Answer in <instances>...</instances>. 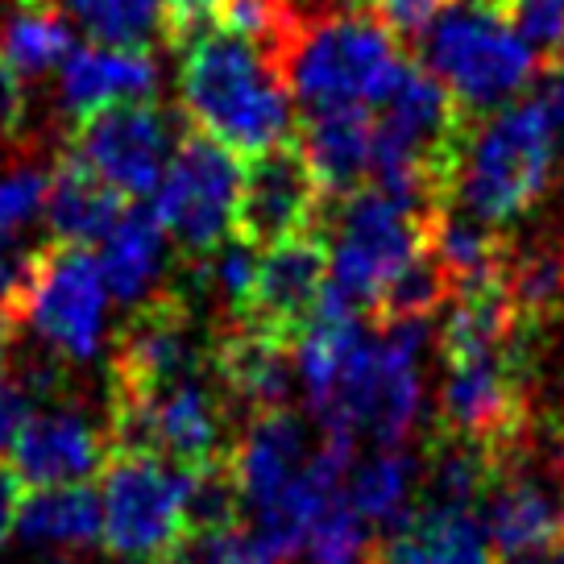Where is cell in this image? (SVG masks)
I'll list each match as a JSON object with an SVG mask.
<instances>
[{"mask_svg":"<svg viewBox=\"0 0 564 564\" xmlns=\"http://www.w3.org/2000/svg\"><path fill=\"white\" fill-rule=\"evenodd\" d=\"M178 96L192 129L241 159L295 138V96L286 91L274 58L262 46L216 21H204L178 42Z\"/></svg>","mask_w":564,"mask_h":564,"instance_id":"6da1fadb","label":"cell"},{"mask_svg":"<svg viewBox=\"0 0 564 564\" xmlns=\"http://www.w3.org/2000/svg\"><path fill=\"white\" fill-rule=\"evenodd\" d=\"M274 67L303 108H373L403 75L406 54L361 0H300Z\"/></svg>","mask_w":564,"mask_h":564,"instance_id":"7a4b0ae2","label":"cell"},{"mask_svg":"<svg viewBox=\"0 0 564 564\" xmlns=\"http://www.w3.org/2000/svg\"><path fill=\"white\" fill-rule=\"evenodd\" d=\"M552 145H556V133L547 129V117L535 105V96L486 117L469 129L453 204L474 212L477 220H486L494 229L514 225L544 199L552 183Z\"/></svg>","mask_w":564,"mask_h":564,"instance_id":"3957f363","label":"cell"},{"mask_svg":"<svg viewBox=\"0 0 564 564\" xmlns=\"http://www.w3.org/2000/svg\"><path fill=\"white\" fill-rule=\"evenodd\" d=\"M232 411L225 387L216 382L212 361L166 382V387L138 394V399H112L108 403V444L121 453H150L178 465V469H204L232 460Z\"/></svg>","mask_w":564,"mask_h":564,"instance_id":"277c9868","label":"cell"},{"mask_svg":"<svg viewBox=\"0 0 564 564\" xmlns=\"http://www.w3.org/2000/svg\"><path fill=\"white\" fill-rule=\"evenodd\" d=\"M427 34V70L474 121L519 96L540 67L531 42L494 4H444Z\"/></svg>","mask_w":564,"mask_h":564,"instance_id":"5b68a950","label":"cell"},{"mask_svg":"<svg viewBox=\"0 0 564 564\" xmlns=\"http://www.w3.org/2000/svg\"><path fill=\"white\" fill-rule=\"evenodd\" d=\"M423 225L427 216L394 204L373 183L340 199H324L316 232L328 241V282L336 295H345L357 312H370L378 291L423 246Z\"/></svg>","mask_w":564,"mask_h":564,"instance_id":"8992f818","label":"cell"},{"mask_svg":"<svg viewBox=\"0 0 564 564\" xmlns=\"http://www.w3.org/2000/svg\"><path fill=\"white\" fill-rule=\"evenodd\" d=\"M427 324H394L378 340H361L336 394L319 411L324 432H370L382 448H399L420 420V349Z\"/></svg>","mask_w":564,"mask_h":564,"instance_id":"52a82bcc","label":"cell"},{"mask_svg":"<svg viewBox=\"0 0 564 564\" xmlns=\"http://www.w3.org/2000/svg\"><path fill=\"white\" fill-rule=\"evenodd\" d=\"M154 220L187 262H204L229 241L241 192V162L225 145L187 129L159 178Z\"/></svg>","mask_w":564,"mask_h":564,"instance_id":"ba28073f","label":"cell"},{"mask_svg":"<svg viewBox=\"0 0 564 564\" xmlns=\"http://www.w3.org/2000/svg\"><path fill=\"white\" fill-rule=\"evenodd\" d=\"M100 477H105L100 535L112 556L154 564L187 535V514H183L187 474L178 465L150 453L112 448Z\"/></svg>","mask_w":564,"mask_h":564,"instance_id":"9c48e42d","label":"cell"},{"mask_svg":"<svg viewBox=\"0 0 564 564\" xmlns=\"http://www.w3.org/2000/svg\"><path fill=\"white\" fill-rule=\"evenodd\" d=\"M108 286L100 262L88 246L51 241L34 249V270L25 286V324L34 328L58 357L88 361L105 336Z\"/></svg>","mask_w":564,"mask_h":564,"instance_id":"30bf717a","label":"cell"},{"mask_svg":"<svg viewBox=\"0 0 564 564\" xmlns=\"http://www.w3.org/2000/svg\"><path fill=\"white\" fill-rule=\"evenodd\" d=\"M175 145V117L150 100H121L75 121L67 154L100 175L117 195L141 199L159 187Z\"/></svg>","mask_w":564,"mask_h":564,"instance_id":"8fae6325","label":"cell"},{"mask_svg":"<svg viewBox=\"0 0 564 564\" xmlns=\"http://www.w3.org/2000/svg\"><path fill=\"white\" fill-rule=\"evenodd\" d=\"M208 349L195 333V307L178 291H162L124 319L112 349V399H138L175 382L183 373L204 370Z\"/></svg>","mask_w":564,"mask_h":564,"instance_id":"7c38bea8","label":"cell"},{"mask_svg":"<svg viewBox=\"0 0 564 564\" xmlns=\"http://www.w3.org/2000/svg\"><path fill=\"white\" fill-rule=\"evenodd\" d=\"M319 208H324V195L316 187V175L291 138L246 159L232 237H241L253 249L279 246L295 232L316 229Z\"/></svg>","mask_w":564,"mask_h":564,"instance_id":"4fadbf2b","label":"cell"},{"mask_svg":"<svg viewBox=\"0 0 564 564\" xmlns=\"http://www.w3.org/2000/svg\"><path fill=\"white\" fill-rule=\"evenodd\" d=\"M324 291H328V241L316 229L295 232L279 246L258 249V274L246 316L229 319H249L262 333L300 345Z\"/></svg>","mask_w":564,"mask_h":564,"instance_id":"5bb4252c","label":"cell"},{"mask_svg":"<svg viewBox=\"0 0 564 564\" xmlns=\"http://www.w3.org/2000/svg\"><path fill=\"white\" fill-rule=\"evenodd\" d=\"M291 352L295 345L262 333L249 319H220V328L212 333L208 361L229 403L246 415H258V411H279L291 399L295 387Z\"/></svg>","mask_w":564,"mask_h":564,"instance_id":"9a60e30c","label":"cell"},{"mask_svg":"<svg viewBox=\"0 0 564 564\" xmlns=\"http://www.w3.org/2000/svg\"><path fill=\"white\" fill-rule=\"evenodd\" d=\"M108 444L79 411H37L9 444V465L25 486H75L105 469Z\"/></svg>","mask_w":564,"mask_h":564,"instance_id":"2e32d148","label":"cell"},{"mask_svg":"<svg viewBox=\"0 0 564 564\" xmlns=\"http://www.w3.org/2000/svg\"><path fill=\"white\" fill-rule=\"evenodd\" d=\"M295 145L312 166L324 199L357 192L373 175V108H303V117L295 121Z\"/></svg>","mask_w":564,"mask_h":564,"instance_id":"e0dca14e","label":"cell"},{"mask_svg":"<svg viewBox=\"0 0 564 564\" xmlns=\"http://www.w3.org/2000/svg\"><path fill=\"white\" fill-rule=\"evenodd\" d=\"M481 523H486L494 561L544 552V547L564 544V494L547 490L519 460L498 477V486L481 507Z\"/></svg>","mask_w":564,"mask_h":564,"instance_id":"ac0fdd59","label":"cell"},{"mask_svg":"<svg viewBox=\"0 0 564 564\" xmlns=\"http://www.w3.org/2000/svg\"><path fill=\"white\" fill-rule=\"evenodd\" d=\"M159 88V63L150 51H121V46H70L58 63V105L70 121L121 100H150Z\"/></svg>","mask_w":564,"mask_h":564,"instance_id":"d6986e66","label":"cell"},{"mask_svg":"<svg viewBox=\"0 0 564 564\" xmlns=\"http://www.w3.org/2000/svg\"><path fill=\"white\" fill-rule=\"evenodd\" d=\"M366 564H498L477 511L411 507L370 547Z\"/></svg>","mask_w":564,"mask_h":564,"instance_id":"ffe728a7","label":"cell"},{"mask_svg":"<svg viewBox=\"0 0 564 564\" xmlns=\"http://www.w3.org/2000/svg\"><path fill=\"white\" fill-rule=\"evenodd\" d=\"M232 477L241 486L246 507H265L274 502L291 477L307 465V441H303V423L279 406V411H258L249 415L246 427L237 432L232 444Z\"/></svg>","mask_w":564,"mask_h":564,"instance_id":"44dd1931","label":"cell"},{"mask_svg":"<svg viewBox=\"0 0 564 564\" xmlns=\"http://www.w3.org/2000/svg\"><path fill=\"white\" fill-rule=\"evenodd\" d=\"M46 225L54 241L70 246H96L105 241V232L117 225L124 212V195H117L100 175H91L75 154H63L58 171L46 178Z\"/></svg>","mask_w":564,"mask_h":564,"instance_id":"7402d4cb","label":"cell"},{"mask_svg":"<svg viewBox=\"0 0 564 564\" xmlns=\"http://www.w3.org/2000/svg\"><path fill=\"white\" fill-rule=\"evenodd\" d=\"M13 528L25 544L54 547V552H79L100 540L105 514H100V494L88 481L75 486H37L25 494L18 507Z\"/></svg>","mask_w":564,"mask_h":564,"instance_id":"603a6c76","label":"cell"},{"mask_svg":"<svg viewBox=\"0 0 564 564\" xmlns=\"http://www.w3.org/2000/svg\"><path fill=\"white\" fill-rule=\"evenodd\" d=\"M75 46L70 25L54 0H13V9L0 21V63L25 79L54 70Z\"/></svg>","mask_w":564,"mask_h":564,"instance_id":"cb8c5ba5","label":"cell"},{"mask_svg":"<svg viewBox=\"0 0 564 564\" xmlns=\"http://www.w3.org/2000/svg\"><path fill=\"white\" fill-rule=\"evenodd\" d=\"M162 246H166V232L154 220V212L124 208L117 225L105 232V249H100V274H105L108 295L121 303L145 300L150 282L162 270Z\"/></svg>","mask_w":564,"mask_h":564,"instance_id":"d4e9b609","label":"cell"},{"mask_svg":"<svg viewBox=\"0 0 564 564\" xmlns=\"http://www.w3.org/2000/svg\"><path fill=\"white\" fill-rule=\"evenodd\" d=\"M54 4L75 30H84L100 46L150 51L154 42H166L162 0H54Z\"/></svg>","mask_w":564,"mask_h":564,"instance_id":"484cf974","label":"cell"},{"mask_svg":"<svg viewBox=\"0 0 564 564\" xmlns=\"http://www.w3.org/2000/svg\"><path fill=\"white\" fill-rule=\"evenodd\" d=\"M415 460L399 453V448H382L378 457L366 465L349 469L345 477V498L352 502V511L361 514L366 523H394L411 511V494H415Z\"/></svg>","mask_w":564,"mask_h":564,"instance_id":"4316f807","label":"cell"},{"mask_svg":"<svg viewBox=\"0 0 564 564\" xmlns=\"http://www.w3.org/2000/svg\"><path fill=\"white\" fill-rule=\"evenodd\" d=\"M366 544H370L366 519L352 511V502L345 498V490H340L333 502L316 514L303 552L312 556V564H352L366 552Z\"/></svg>","mask_w":564,"mask_h":564,"instance_id":"83f0119b","label":"cell"},{"mask_svg":"<svg viewBox=\"0 0 564 564\" xmlns=\"http://www.w3.org/2000/svg\"><path fill=\"white\" fill-rule=\"evenodd\" d=\"M154 564H279L262 547L253 531L220 528V531H187L162 561Z\"/></svg>","mask_w":564,"mask_h":564,"instance_id":"f1b7e54d","label":"cell"},{"mask_svg":"<svg viewBox=\"0 0 564 564\" xmlns=\"http://www.w3.org/2000/svg\"><path fill=\"white\" fill-rule=\"evenodd\" d=\"M498 13L511 21L531 46L547 54L564 46V0H498Z\"/></svg>","mask_w":564,"mask_h":564,"instance_id":"f546056e","label":"cell"},{"mask_svg":"<svg viewBox=\"0 0 564 564\" xmlns=\"http://www.w3.org/2000/svg\"><path fill=\"white\" fill-rule=\"evenodd\" d=\"M42 199H46V175L37 166H18L0 178V237H13L25 220H34Z\"/></svg>","mask_w":564,"mask_h":564,"instance_id":"4dcf8cb0","label":"cell"},{"mask_svg":"<svg viewBox=\"0 0 564 564\" xmlns=\"http://www.w3.org/2000/svg\"><path fill=\"white\" fill-rule=\"evenodd\" d=\"M448 0H366L373 18L387 25L399 42H415L427 34V25L441 18Z\"/></svg>","mask_w":564,"mask_h":564,"instance_id":"1f68e13d","label":"cell"},{"mask_svg":"<svg viewBox=\"0 0 564 564\" xmlns=\"http://www.w3.org/2000/svg\"><path fill=\"white\" fill-rule=\"evenodd\" d=\"M30 270H34V249H18L9 237H0V307H9V312L25 307Z\"/></svg>","mask_w":564,"mask_h":564,"instance_id":"d6a6232c","label":"cell"},{"mask_svg":"<svg viewBox=\"0 0 564 564\" xmlns=\"http://www.w3.org/2000/svg\"><path fill=\"white\" fill-rule=\"evenodd\" d=\"M225 0H162V13H166V42L178 46L183 37L199 30L204 21H216Z\"/></svg>","mask_w":564,"mask_h":564,"instance_id":"836d02e7","label":"cell"},{"mask_svg":"<svg viewBox=\"0 0 564 564\" xmlns=\"http://www.w3.org/2000/svg\"><path fill=\"white\" fill-rule=\"evenodd\" d=\"M30 420V394L9 370H0V457L18 441L21 423Z\"/></svg>","mask_w":564,"mask_h":564,"instance_id":"e575fe53","label":"cell"},{"mask_svg":"<svg viewBox=\"0 0 564 564\" xmlns=\"http://www.w3.org/2000/svg\"><path fill=\"white\" fill-rule=\"evenodd\" d=\"M25 124V88L13 70L0 63V141L18 138Z\"/></svg>","mask_w":564,"mask_h":564,"instance_id":"d590c367","label":"cell"},{"mask_svg":"<svg viewBox=\"0 0 564 564\" xmlns=\"http://www.w3.org/2000/svg\"><path fill=\"white\" fill-rule=\"evenodd\" d=\"M535 105L544 108L547 129H552L556 138H564V63L561 58H552V67L544 70L540 91H535Z\"/></svg>","mask_w":564,"mask_h":564,"instance_id":"8d00e7d4","label":"cell"},{"mask_svg":"<svg viewBox=\"0 0 564 564\" xmlns=\"http://www.w3.org/2000/svg\"><path fill=\"white\" fill-rule=\"evenodd\" d=\"M21 498H25V481L13 474V465H4V460H0V531L13 528Z\"/></svg>","mask_w":564,"mask_h":564,"instance_id":"74e56055","label":"cell"},{"mask_svg":"<svg viewBox=\"0 0 564 564\" xmlns=\"http://www.w3.org/2000/svg\"><path fill=\"white\" fill-rule=\"evenodd\" d=\"M547 444H544V453H547V474H552V481H556V490L564 494V406L552 415V423H547Z\"/></svg>","mask_w":564,"mask_h":564,"instance_id":"f35d334b","label":"cell"},{"mask_svg":"<svg viewBox=\"0 0 564 564\" xmlns=\"http://www.w3.org/2000/svg\"><path fill=\"white\" fill-rule=\"evenodd\" d=\"M21 324H25V316H21V312L0 307V370H9V361H13V352H18Z\"/></svg>","mask_w":564,"mask_h":564,"instance_id":"ab89813d","label":"cell"},{"mask_svg":"<svg viewBox=\"0 0 564 564\" xmlns=\"http://www.w3.org/2000/svg\"><path fill=\"white\" fill-rule=\"evenodd\" d=\"M498 564H564V544L544 547V552H528V556H514V561H498Z\"/></svg>","mask_w":564,"mask_h":564,"instance_id":"60d3db41","label":"cell"},{"mask_svg":"<svg viewBox=\"0 0 564 564\" xmlns=\"http://www.w3.org/2000/svg\"><path fill=\"white\" fill-rule=\"evenodd\" d=\"M477 4H494V9H498V0H477Z\"/></svg>","mask_w":564,"mask_h":564,"instance_id":"b9f144b4","label":"cell"},{"mask_svg":"<svg viewBox=\"0 0 564 564\" xmlns=\"http://www.w3.org/2000/svg\"><path fill=\"white\" fill-rule=\"evenodd\" d=\"M4 535H9V531H0V544H4Z\"/></svg>","mask_w":564,"mask_h":564,"instance_id":"7bdbcfd3","label":"cell"}]
</instances>
